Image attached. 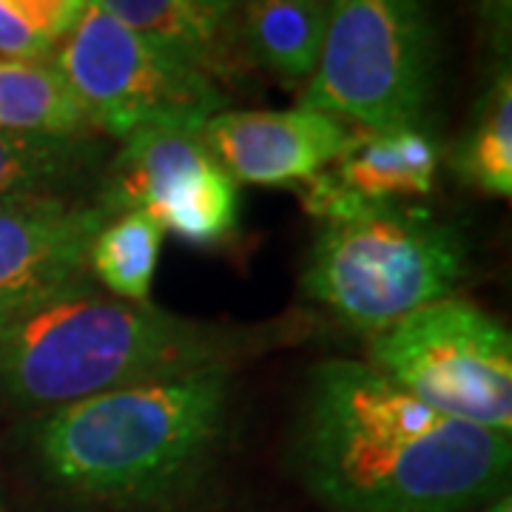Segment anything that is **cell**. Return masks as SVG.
<instances>
[{"label": "cell", "instance_id": "6da1fadb", "mask_svg": "<svg viewBox=\"0 0 512 512\" xmlns=\"http://www.w3.org/2000/svg\"><path fill=\"white\" fill-rule=\"evenodd\" d=\"M296 470L330 512H467L507 493L512 441L441 416L367 362L311 370Z\"/></svg>", "mask_w": 512, "mask_h": 512}, {"label": "cell", "instance_id": "7a4b0ae2", "mask_svg": "<svg viewBox=\"0 0 512 512\" xmlns=\"http://www.w3.org/2000/svg\"><path fill=\"white\" fill-rule=\"evenodd\" d=\"M271 345L262 330L185 319L92 285L0 333V393L23 407H63L126 387L231 370Z\"/></svg>", "mask_w": 512, "mask_h": 512}, {"label": "cell", "instance_id": "3957f363", "mask_svg": "<svg viewBox=\"0 0 512 512\" xmlns=\"http://www.w3.org/2000/svg\"><path fill=\"white\" fill-rule=\"evenodd\" d=\"M231 370H202L49 410L35 433L46 476L114 510L163 504L205 473L220 447Z\"/></svg>", "mask_w": 512, "mask_h": 512}, {"label": "cell", "instance_id": "277c9868", "mask_svg": "<svg viewBox=\"0 0 512 512\" xmlns=\"http://www.w3.org/2000/svg\"><path fill=\"white\" fill-rule=\"evenodd\" d=\"M467 248L421 205H384L322 225L302 288L345 328L376 336L424 305L453 296Z\"/></svg>", "mask_w": 512, "mask_h": 512}, {"label": "cell", "instance_id": "5b68a950", "mask_svg": "<svg viewBox=\"0 0 512 512\" xmlns=\"http://www.w3.org/2000/svg\"><path fill=\"white\" fill-rule=\"evenodd\" d=\"M433 26L421 0H328L299 106L353 128L419 126L433 92Z\"/></svg>", "mask_w": 512, "mask_h": 512}, {"label": "cell", "instance_id": "8992f818", "mask_svg": "<svg viewBox=\"0 0 512 512\" xmlns=\"http://www.w3.org/2000/svg\"><path fill=\"white\" fill-rule=\"evenodd\" d=\"M55 66L94 131L126 140L146 128H202L225 111V94L197 63L109 18L86 0L57 43Z\"/></svg>", "mask_w": 512, "mask_h": 512}, {"label": "cell", "instance_id": "52a82bcc", "mask_svg": "<svg viewBox=\"0 0 512 512\" xmlns=\"http://www.w3.org/2000/svg\"><path fill=\"white\" fill-rule=\"evenodd\" d=\"M367 365L441 416L512 433V336L456 296L370 336Z\"/></svg>", "mask_w": 512, "mask_h": 512}, {"label": "cell", "instance_id": "ba28073f", "mask_svg": "<svg viewBox=\"0 0 512 512\" xmlns=\"http://www.w3.org/2000/svg\"><path fill=\"white\" fill-rule=\"evenodd\" d=\"M97 205L109 217L146 214L163 234L197 248L228 242L239 222L237 183L205 146L200 128H146L120 140Z\"/></svg>", "mask_w": 512, "mask_h": 512}, {"label": "cell", "instance_id": "9c48e42d", "mask_svg": "<svg viewBox=\"0 0 512 512\" xmlns=\"http://www.w3.org/2000/svg\"><path fill=\"white\" fill-rule=\"evenodd\" d=\"M109 214L72 194L0 200V333L89 285V251Z\"/></svg>", "mask_w": 512, "mask_h": 512}, {"label": "cell", "instance_id": "30bf717a", "mask_svg": "<svg viewBox=\"0 0 512 512\" xmlns=\"http://www.w3.org/2000/svg\"><path fill=\"white\" fill-rule=\"evenodd\" d=\"M439 171V146L419 126L353 128L345 151L302 183L305 211L322 225L384 205L427 197Z\"/></svg>", "mask_w": 512, "mask_h": 512}, {"label": "cell", "instance_id": "8fae6325", "mask_svg": "<svg viewBox=\"0 0 512 512\" xmlns=\"http://www.w3.org/2000/svg\"><path fill=\"white\" fill-rule=\"evenodd\" d=\"M205 146L245 185L308 183L348 146L353 126L322 111H220L200 128Z\"/></svg>", "mask_w": 512, "mask_h": 512}, {"label": "cell", "instance_id": "7c38bea8", "mask_svg": "<svg viewBox=\"0 0 512 512\" xmlns=\"http://www.w3.org/2000/svg\"><path fill=\"white\" fill-rule=\"evenodd\" d=\"M109 18L214 77L237 43L239 0H89Z\"/></svg>", "mask_w": 512, "mask_h": 512}, {"label": "cell", "instance_id": "4fadbf2b", "mask_svg": "<svg viewBox=\"0 0 512 512\" xmlns=\"http://www.w3.org/2000/svg\"><path fill=\"white\" fill-rule=\"evenodd\" d=\"M328 0H239L237 40L256 63L296 83L316 69Z\"/></svg>", "mask_w": 512, "mask_h": 512}, {"label": "cell", "instance_id": "5bb4252c", "mask_svg": "<svg viewBox=\"0 0 512 512\" xmlns=\"http://www.w3.org/2000/svg\"><path fill=\"white\" fill-rule=\"evenodd\" d=\"M0 131L83 137L94 126L52 57H0Z\"/></svg>", "mask_w": 512, "mask_h": 512}, {"label": "cell", "instance_id": "9a60e30c", "mask_svg": "<svg viewBox=\"0 0 512 512\" xmlns=\"http://www.w3.org/2000/svg\"><path fill=\"white\" fill-rule=\"evenodd\" d=\"M103 143L94 134L49 137L0 131V200L69 194L100 168Z\"/></svg>", "mask_w": 512, "mask_h": 512}, {"label": "cell", "instance_id": "2e32d148", "mask_svg": "<svg viewBox=\"0 0 512 512\" xmlns=\"http://www.w3.org/2000/svg\"><path fill=\"white\" fill-rule=\"evenodd\" d=\"M163 231L146 214L126 211L103 222L89 251V274L111 296L128 302H148L163 251Z\"/></svg>", "mask_w": 512, "mask_h": 512}, {"label": "cell", "instance_id": "e0dca14e", "mask_svg": "<svg viewBox=\"0 0 512 512\" xmlns=\"http://www.w3.org/2000/svg\"><path fill=\"white\" fill-rule=\"evenodd\" d=\"M453 163L478 191L504 200L512 194V77L507 66L481 97Z\"/></svg>", "mask_w": 512, "mask_h": 512}, {"label": "cell", "instance_id": "ac0fdd59", "mask_svg": "<svg viewBox=\"0 0 512 512\" xmlns=\"http://www.w3.org/2000/svg\"><path fill=\"white\" fill-rule=\"evenodd\" d=\"M15 15H18L37 37H43L46 43H57L74 26V20L80 18L86 0H3Z\"/></svg>", "mask_w": 512, "mask_h": 512}, {"label": "cell", "instance_id": "d6986e66", "mask_svg": "<svg viewBox=\"0 0 512 512\" xmlns=\"http://www.w3.org/2000/svg\"><path fill=\"white\" fill-rule=\"evenodd\" d=\"M55 55V46L37 37L23 20L0 0V57H29L43 60Z\"/></svg>", "mask_w": 512, "mask_h": 512}, {"label": "cell", "instance_id": "ffe728a7", "mask_svg": "<svg viewBox=\"0 0 512 512\" xmlns=\"http://www.w3.org/2000/svg\"><path fill=\"white\" fill-rule=\"evenodd\" d=\"M481 18L487 23L493 43L498 52H510V23H512V0H478Z\"/></svg>", "mask_w": 512, "mask_h": 512}, {"label": "cell", "instance_id": "44dd1931", "mask_svg": "<svg viewBox=\"0 0 512 512\" xmlns=\"http://www.w3.org/2000/svg\"><path fill=\"white\" fill-rule=\"evenodd\" d=\"M478 512H512V501H510V493L498 495V498H493L484 510Z\"/></svg>", "mask_w": 512, "mask_h": 512}]
</instances>
